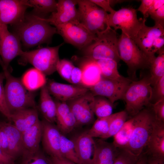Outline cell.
Here are the masks:
<instances>
[{
	"instance_id": "obj_1",
	"label": "cell",
	"mask_w": 164,
	"mask_h": 164,
	"mask_svg": "<svg viewBox=\"0 0 164 164\" xmlns=\"http://www.w3.org/2000/svg\"><path fill=\"white\" fill-rule=\"evenodd\" d=\"M14 32L25 47L31 48L49 43L57 33L56 28L43 18L32 14H26L23 19L14 25Z\"/></svg>"
},
{
	"instance_id": "obj_2",
	"label": "cell",
	"mask_w": 164,
	"mask_h": 164,
	"mask_svg": "<svg viewBox=\"0 0 164 164\" xmlns=\"http://www.w3.org/2000/svg\"><path fill=\"white\" fill-rule=\"evenodd\" d=\"M96 35L93 42L82 50L84 57L94 60H111L118 63L121 59L116 31L107 26L104 30Z\"/></svg>"
},
{
	"instance_id": "obj_3",
	"label": "cell",
	"mask_w": 164,
	"mask_h": 164,
	"mask_svg": "<svg viewBox=\"0 0 164 164\" xmlns=\"http://www.w3.org/2000/svg\"><path fill=\"white\" fill-rule=\"evenodd\" d=\"M3 72L6 80L4 85L5 99L11 114L23 109L36 108L32 92L27 89L21 80L12 76L8 70Z\"/></svg>"
},
{
	"instance_id": "obj_4",
	"label": "cell",
	"mask_w": 164,
	"mask_h": 164,
	"mask_svg": "<svg viewBox=\"0 0 164 164\" xmlns=\"http://www.w3.org/2000/svg\"><path fill=\"white\" fill-rule=\"evenodd\" d=\"M152 87L149 77H144L138 80H132L125 94L123 100L125 103V111L133 116L151 103Z\"/></svg>"
},
{
	"instance_id": "obj_5",
	"label": "cell",
	"mask_w": 164,
	"mask_h": 164,
	"mask_svg": "<svg viewBox=\"0 0 164 164\" xmlns=\"http://www.w3.org/2000/svg\"><path fill=\"white\" fill-rule=\"evenodd\" d=\"M138 115L130 140L123 149L139 156L146 147L155 119L151 108H144L138 113Z\"/></svg>"
},
{
	"instance_id": "obj_6",
	"label": "cell",
	"mask_w": 164,
	"mask_h": 164,
	"mask_svg": "<svg viewBox=\"0 0 164 164\" xmlns=\"http://www.w3.org/2000/svg\"><path fill=\"white\" fill-rule=\"evenodd\" d=\"M118 49L121 60L126 64L128 74L135 77L139 70L149 69L151 61L134 41L121 32L118 39Z\"/></svg>"
},
{
	"instance_id": "obj_7",
	"label": "cell",
	"mask_w": 164,
	"mask_h": 164,
	"mask_svg": "<svg viewBox=\"0 0 164 164\" xmlns=\"http://www.w3.org/2000/svg\"><path fill=\"white\" fill-rule=\"evenodd\" d=\"M63 44L62 43L54 47H42L32 50L23 51L20 56V62L22 64H31L45 75L52 74L56 71L60 60L59 49Z\"/></svg>"
},
{
	"instance_id": "obj_8",
	"label": "cell",
	"mask_w": 164,
	"mask_h": 164,
	"mask_svg": "<svg viewBox=\"0 0 164 164\" xmlns=\"http://www.w3.org/2000/svg\"><path fill=\"white\" fill-rule=\"evenodd\" d=\"M146 19H138L137 10L131 7L121 8L108 14L107 26L121 32L133 39L137 34Z\"/></svg>"
},
{
	"instance_id": "obj_9",
	"label": "cell",
	"mask_w": 164,
	"mask_h": 164,
	"mask_svg": "<svg viewBox=\"0 0 164 164\" xmlns=\"http://www.w3.org/2000/svg\"><path fill=\"white\" fill-rule=\"evenodd\" d=\"M145 22L132 39L152 62L155 53L164 47V27L156 25L148 26Z\"/></svg>"
},
{
	"instance_id": "obj_10",
	"label": "cell",
	"mask_w": 164,
	"mask_h": 164,
	"mask_svg": "<svg viewBox=\"0 0 164 164\" xmlns=\"http://www.w3.org/2000/svg\"><path fill=\"white\" fill-rule=\"evenodd\" d=\"M80 22L92 33L96 35L107 26L108 13L90 0H77Z\"/></svg>"
},
{
	"instance_id": "obj_11",
	"label": "cell",
	"mask_w": 164,
	"mask_h": 164,
	"mask_svg": "<svg viewBox=\"0 0 164 164\" xmlns=\"http://www.w3.org/2000/svg\"><path fill=\"white\" fill-rule=\"evenodd\" d=\"M55 27L57 33L62 36L65 42L80 50L91 44L96 36L80 21L70 22Z\"/></svg>"
},
{
	"instance_id": "obj_12",
	"label": "cell",
	"mask_w": 164,
	"mask_h": 164,
	"mask_svg": "<svg viewBox=\"0 0 164 164\" xmlns=\"http://www.w3.org/2000/svg\"><path fill=\"white\" fill-rule=\"evenodd\" d=\"M21 44L18 37L9 31L7 25L0 23V57L3 71L8 70L11 61L21 55Z\"/></svg>"
},
{
	"instance_id": "obj_13",
	"label": "cell",
	"mask_w": 164,
	"mask_h": 164,
	"mask_svg": "<svg viewBox=\"0 0 164 164\" xmlns=\"http://www.w3.org/2000/svg\"><path fill=\"white\" fill-rule=\"evenodd\" d=\"M132 81L130 79L121 81L109 79L103 77L95 85L89 88L94 96H100L108 98L112 103L123 99L126 91Z\"/></svg>"
},
{
	"instance_id": "obj_14",
	"label": "cell",
	"mask_w": 164,
	"mask_h": 164,
	"mask_svg": "<svg viewBox=\"0 0 164 164\" xmlns=\"http://www.w3.org/2000/svg\"><path fill=\"white\" fill-rule=\"evenodd\" d=\"M94 98L89 91L84 95L67 102L75 118L77 126L90 124L94 120L92 107Z\"/></svg>"
},
{
	"instance_id": "obj_15",
	"label": "cell",
	"mask_w": 164,
	"mask_h": 164,
	"mask_svg": "<svg viewBox=\"0 0 164 164\" xmlns=\"http://www.w3.org/2000/svg\"><path fill=\"white\" fill-rule=\"evenodd\" d=\"M29 7L28 0H0V23L16 24L23 19Z\"/></svg>"
},
{
	"instance_id": "obj_16",
	"label": "cell",
	"mask_w": 164,
	"mask_h": 164,
	"mask_svg": "<svg viewBox=\"0 0 164 164\" xmlns=\"http://www.w3.org/2000/svg\"><path fill=\"white\" fill-rule=\"evenodd\" d=\"M77 4V0H59L57 2L56 11L52 13L49 18L43 19L54 26L71 22H80L76 7Z\"/></svg>"
},
{
	"instance_id": "obj_17",
	"label": "cell",
	"mask_w": 164,
	"mask_h": 164,
	"mask_svg": "<svg viewBox=\"0 0 164 164\" xmlns=\"http://www.w3.org/2000/svg\"><path fill=\"white\" fill-rule=\"evenodd\" d=\"M41 141L45 151L50 156L62 157L60 145L62 133L57 127L45 120L41 121Z\"/></svg>"
},
{
	"instance_id": "obj_18",
	"label": "cell",
	"mask_w": 164,
	"mask_h": 164,
	"mask_svg": "<svg viewBox=\"0 0 164 164\" xmlns=\"http://www.w3.org/2000/svg\"><path fill=\"white\" fill-rule=\"evenodd\" d=\"M50 94L58 101L68 102L87 93L89 88L75 85L64 84L50 80L46 84Z\"/></svg>"
},
{
	"instance_id": "obj_19",
	"label": "cell",
	"mask_w": 164,
	"mask_h": 164,
	"mask_svg": "<svg viewBox=\"0 0 164 164\" xmlns=\"http://www.w3.org/2000/svg\"><path fill=\"white\" fill-rule=\"evenodd\" d=\"M94 151L91 164H112L120 149L102 139L94 140Z\"/></svg>"
},
{
	"instance_id": "obj_20",
	"label": "cell",
	"mask_w": 164,
	"mask_h": 164,
	"mask_svg": "<svg viewBox=\"0 0 164 164\" xmlns=\"http://www.w3.org/2000/svg\"><path fill=\"white\" fill-rule=\"evenodd\" d=\"M0 127L7 137L9 154L15 160L22 153V133L10 123L0 122Z\"/></svg>"
},
{
	"instance_id": "obj_21",
	"label": "cell",
	"mask_w": 164,
	"mask_h": 164,
	"mask_svg": "<svg viewBox=\"0 0 164 164\" xmlns=\"http://www.w3.org/2000/svg\"><path fill=\"white\" fill-rule=\"evenodd\" d=\"M146 148V155L164 157V122L155 120Z\"/></svg>"
},
{
	"instance_id": "obj_22",
	"label": "cell",
	"mask_w": 164,
	"mask_h": 164,
	"mask_svg": "<svg viewBox=\"0 0 164 164\" xmlns=\"http://www.w3.org/2000/svg\"><path fill=\"white\" fill-rule=\"evenodd\" d=\"M79 164H91L93 155L94 141L86 131L72 140Z\"/></svg>"
},
{
	"instance_id": "obj_23",
	"label": "cell",
	"mask_w": 164,
	"mask_h": 164,
	"mask_svg": "<svg viewBox=\"0 0 164 164\" xmlns=\"http://www.w3.org/2000/svg\"><path fill=\"white\" fill-rule=\"evenodd\" d=\"M42 132V123L41 121L39 120L22 133V154L33 153L39 150Z\"/></svg>"
},
{
	"instance_id": "obj_24",
	"label": "cell",
	"mask_w": 164,
	"mask_h": 164,
	"mask_svg": "<svg viewBox=\"0 0 164 164\" xmlns=\"http://www.w3.org/2000/svg\"><path fill=\"white\" fill-rule=\"evenodd\" d=\"M36 108L23 109L11 114V121L22 133L32 127L39 121Z\"/></svg>"
},
{
	"instance_id": "obj_25",
	"label": "cell",
	"mask_w": 164,
	"mask_h": 164,
	"mask_svg": "<svg viewBox=\"0 0 164 164\" xmlns=\"http://www.w3.org/2000/svg\"><path fill=\"white\" fill-rule=\"evenodd\" d=\"M85 58L81 63L80 67L82 72V84L83 86L90 88L99 82L102 75L97 62Z\"/></svg>"
},
{
	"instance_id": "obj_26",
	"label": "cell",
	"mask_w": 164,
	"mask_h": 164,
	"mask_svg": "<svg viewBox=\"0 0 164 164\" xmlns=\"http://www.w3.org/2000/svg\"><path fill=\"white\" fill-rule=\"evenodd\" d=\"M50 95L46 84L41 88L39 108L45 120L53 124L56 122V105Z\"/></svg>"
},
{
	"instance_id": "obj_27",
	"label": "cell",
	"mask_w": 164,
	"mask_h": 164,
	"mask_svg": "<svg viewBox=\"0 0 164 164\" xmlns=\"http://www.w3.org/2000/svg\"><path fill=\"white\" fill-rule=\"evenodd\" d=\"M138 113L126 121L118 132L113 137L114 145L119 149H123L128 143L137 121Z\"/></svg>"
},
{
	"instance_id": "obj_28",
	"label": "cell",
	"mask_w": 164,
	"mask_h": 164,
	"mask_svg": "<svg viewBox=\"0 0 164 164\" xmlns=\"http://www.w3.org/2000/svg\"><path fill=\"white\" fill-rule=\"evenodd\" d=\"M45 76L41 72L34 68L26 71L21 80L26 89L32 92L41 88L46 84Z\"/></svg>"
},
{
	"instance_id": "obj_29",
	"label": "cell",
	"mask_w": 164,
	"mask_h": 164,
	"mask_svg": "<svg viewBox=\"0 0 164 164\" xmlns=\"http://www.w3.org/2000/svg\"><path fill=\"white\" fill-rule=\"evenodd\" d=\"M95 61L100 68L102 77L121 81H126L130 79L125 77L119 74L118 69V63L114 60L101 59Z\"/></svg>"
},
{
	"instance_id": "obj_30",
	"label": "cell",
	"mask_w": 164,
	"mask_h": 164,
	"mask_svg": "<svg viewBox=\"0 0 164 164\" xmlns=\"http://www.w3.org/2000/svg\"><path fill=\"white\" fill-rule=\"evenodd\" d=\"M158 55L151 63L149 67L150 76L149 80L152 87L164 76V47L157 52Z\"/></svg>"
},
{
	"instance_id": "obj_31",
	"label": "cell",
	"mask_w": 164,
	"mask_h": 164,
	"mask_svg": "<svg viewBox=\"0 0 164 164\" xmlns=\"http://www.w3.org/2000/svg\"><path fill=\"white\" fill-rule=\"evenodd\" d=\"M30 7H32L33 15L43 18V16L56 11L57 2L54 0H29Z\"/></svg>"
},
{
	"instance_id": "obj_32",
	"label": "cell",
	"mask_w": 164,
	"mask_h": 164,
	"mask_svg": "<svg viewBox=\"0 0 164 164\" xmlns=\"http://www.w3.org/2000/svg\"><path fill=\"white\" fill-rule=\"evenodd\" d=\"M115 113L101 118H97L87 133L91 137H98L101 138L108 132L110 124L115 115Z\"/></svg>"
},
{
	"instance_id": "obj_33",
	"label": "cell",
	"mask_w": 164,
	"mask_h": 164,
	"mask_svg": "<svg viewBox=\"0 0 164 164\" xmlns=\"http://www.w3.org/2000/svg\"><path fill=\"white\" fill-rule=\"evenodd\" d=\"M113 104L105 97L95 96L92 107L94 114L97 118L111 115L112 114Z\"/></svg>"
},
{
	"instance_id": "obj_34",
	"label": "cell",
	"mask_w": 164,
	"mask_h": 164,
	"mask_svg": "<svg viewBox=\"0 0 164 164\" xmlns=\"http://www.w3.org/2000/svg\"><path fill=\"white\" fill-rule=\"evenodd\" d=\"M60 150L62 157L77 164H79L73 141L68 138L62 133L61 137Z\"/></svg>"
},
{
	"instance_id": "obj_35",
	"label": "cell",
	"mask_w": 164,
	"mask_h": 164,
	"mask_svg": "<svg viewBox=\"0 0 164 164\" xmlns=\"http://www.w3.org/2000/svg\"><path fill=\"white\" fill-rule=\"evenodd\" d=\"M19 164H52L49 157L40 150L31 154H23Z\"/></svg>"
},
{
	"instance_id": "obj_36",
	"label": "cell",
	"mask_w": 164,
	"mask_h": 164,
	"mask_svg": "<svg viewBox=\"0 0 164 164\" xmlns=\"http://www.w3.org/2000/svg\"><path fill=\"white\" fill-rule=\"evenodd\" d=\"M128 116V114L125 111L116 113L110 124L108 133L101 139H106L115 135L127 121Z\"/></svg>"
},
{
	"instance_id": "obj_37",
	"label": "cell",
	"mask_w": 164,
	"mask_h": 164,
	"mask_svg": "<svg viewBox=\"0 0 164 164\" xmlns=\"http://www.w3.org/2000/svg\"><path fill=\"white\" fill-rule=\"evenodd\" d=\"M56 122L60 131L65 134L70 132L77 126L75 118L71 111Z\"/></svg>"
},
{
	"instance_id": "obj_38",
	"label": "cell",
	"mask_w": 164,
	"mask_h": 164,
	"mask_svg": "<svg viewBox=\"0 0 164 164\" xmlns=\"http://www.w3.org/2000/svg\"><path fill=\"white\" fill-rule=\"evenodd\" d=\"M74 67L71 62L67 60H60L56 66V71L63 79L70 83L71 75Z\"/></svg>"
},
{
	"instance_id": "obj_39",
	"label": "cell",
	"mask_w": 164,
	"mask_h": 164,
	"mask_svg": "<svg viewBox=\"0 0 164 164\" xmlns=\"http://www.w3.org/2000/svg\"><path fill=\"white\" fill-rule=\"evenodd\" d=\"M140 155H136L126 149H121L112 164H135Z\"/></svg>"
},
{
	"instance_id": "obj_40",
	"label": "cell",
	"mask_w": 164,
	"mask_h": 164,
	"mask_svg": "<svg viewBox=\"0 0 164 164\" xmlns=\"http://www.w3.org/2000/svg\"><path fill=\"white\" fill-rule=\"evenodd\" d=\"M5 78L4 72H0V113L8 120L11 121V114L7 107L5 97L3 81Z\"/></svg>"
},
{
	"instance_id": "obj_41",
	"label": "cell",
	"mask_w": 164,
	"mask_h": 164,
	"mask_svg": "<svg viewBox=\"0 0 164 164\" xmlns=\"http://www.w3.org/2000/svg\"><path fill=\"white\" fill-rule=\"evenodd\" d=\"M162 99H164V76L162 77L152 87L151 103L153 101L154 103Z\"/></svg>"
},
{
	"instance_id": "obj_42",
	"label": "cell",
	"mask_w": 164,
	"mask_h": 164,
	"mask_svg": "<svg viewBox=\"0 0 164 164\" xmlns=\"http://www.w3.org/2000/svg\"><path fill=\"white\" fill-rule=\"evenodd\" d=\"M149 107L152 109L155 119L158 121L164 122V99L150 104Z\"/></svg>"
},
{
	"instance_id": "obj_43",
	"label": "cell",
	"mask_w": 164,
	"mask_h": 164,
	"mask_svg": "<svg viewBox=\"0 0 164 164\" xmlns=\"http://www.w3.org/2000/svg\"><path fill=\"white\" fill-rule=\"evenodd\" d=\"M155 25L164 27V5L149 14Z\"/></svg>"
},
{
	"instance_id": "obj_44",
	"label": "cell",
	"mask_w": 164,
	"mask_h": 164,
	"mask_svg": "<svg viewBox=\"0 0 164 164\" xmlns=\"http://www.w3.org/2000/svg\"><path fill=\"white\" fill-rule=\"evenodd\" d=\"M82 72L80 67H74L70 77V83L74 85L82 86Z\"/></svg>"
},
{
	"instance_id": "obj_45",
	"label": "cell",
	"mask_w": 164,
	"mask_h": 164,
	"mask_svg": "<svg viewBox=\"0 0 164 164\" xmlns=\"http://www.w3.org/2000/svg\"><path fill=\"white\" fill-rule=\"evenodd\" d=\"M153 0H142L141 3L137 11L140 12L143 15V18L146 19L149 16L148 12Z\"/></svg>"
},
{
	"instance_id": "obj_46",
	"label": "cell",
	"mask_w": 164,
	"mask_h": 164,
	"mask_svg": "<svg viewBox=\"0 0 164 164\" xmlns=\"http://www.w3.org/2000/svg\"><path fill=\"white\" fill-rule=\"evenodd\" d=\"M97 5L100 7L106 12L110 13H114L115 10L113 9L111 6L109 0H90Z\"/></svg>"
},
{
	"instance_id": "obj_47",
	"label": "cell",
	"mask_w": 164,
	"mask_h": 164,
	"mask_svg": "<svg viewBox=\"0 0 164 164\" xmlns=\"http://www.w3.org/2000/svg\"><path fill=\"white\" fill-rule=\"evenodd\" d=\"M15 160L0 149V164H15Z\"/></svg>"
},
{
	"instance_id": "obj_48",
	"label": "cell",
	"mask_w": 164,
	"mask_h": 164,
	"mask_svg": "<svg viewBox=\"0 0 164 164\" xmlns=\"http://www.w3.org/2000/svg\"><path fill=\"white\" fill-rule=\"evenodd\" d=\"M0 143L2 150L9 155L7 137L5 133L0 127Z\"/></svg>"
},
{
	"instance_id": "obj_49",
	"label": "cell",
	"mask_w": 164,
	"mask_h": 164,
	"mask_svg": "<svg viewBox=\"0 0 164 164\" xmlns=\"http://www.w3.org/2000/svg\"><path fill=\"white\" fill-rule=\"evenodd\" d=\"M49 157L52 164H77L62 157L50 156Z\"/></svg>"
},
{
	"instance_id": "obj_50",
	"label": "cell",
	"mask_w": 164,
	"mask_h": 164,
	"mask_svg": "<svg viewBox=\"0 0 164 164\" xmlns=\"http://www.w3.org/2000/svg\"><path fill=\"white\" fill-rule=\"evenodd\" d=\"M146 155L148 164H164V157Z\"/></svg>"
},
{
	"instance_id": "obj_51",
	"label": "cell",
	"mask_w": 164,
	"mask_h": 164,
	"mask_svg": "<svg viewBox=\"0 0 164 164\" xmlns=\"http://www.w3.org/2000/svg\"><path fill=\"white\" fill-rule=\"evenodd\" d=\"M164 5V0H153L149 11V14L156 10Z\"/></svg>"
},
{
	"instance_id": "obj_52",
	"label": "cell",
	"mask_w": 164,
	"mask_h": 164,
	"mask_svg": "<svg viewBox=\"0 0 164 164\" xmlns=\"http://www.w3.org/2000/svg\"><path fill=\"white\" fill-rule=\"evenodd\" d=\"M135 164H148L146 155L144 153L142 154Z\"/></svg>"
},
{
	"instance_id": "obj_53",
	"label": "cell",
	"mask_w": 164,
	"mask_h": 164,
	"mask_svg": "<svg viewBox=\"0 0 164 164\" xmlns=\"http://www.w3.org/2000/svg\"><path fill=\"white\" fill-rule=\"evenodd\" d=\"M126 1H127L122 0H109V3L111 7L116 4L121 3Z\"/></svg>"
},
{
	"instance_id": "obj_54",
	"label": "cell",
	"mask_w": 164,
	"mask_h": 164,
	"mask_svg": "<svg viewBox=\"0 0 164 164\" xmlns=\"http://www.w3.org/2000/svg\"><path fill=\"white\" fill-rule=\"evenodd\" d=\"M0 64H1V66H2V61H1L0 57Z\"/></svg>"
},
{
	"instance_id": "obj_55",
	"label": "cell",
	"mask_w": 164,
	"mask_h": 164,
	"mask_svg": "<svg viewBox=\"0 0 164 164\" xmlns=\"http://www.w3.org/2000/svg\"><path fill=\"white\" fill-rule=\"evenodd\" d=\"M0 149H1L2 151V147H1V144H0Z\"/></svg>"
}]
</instances>
